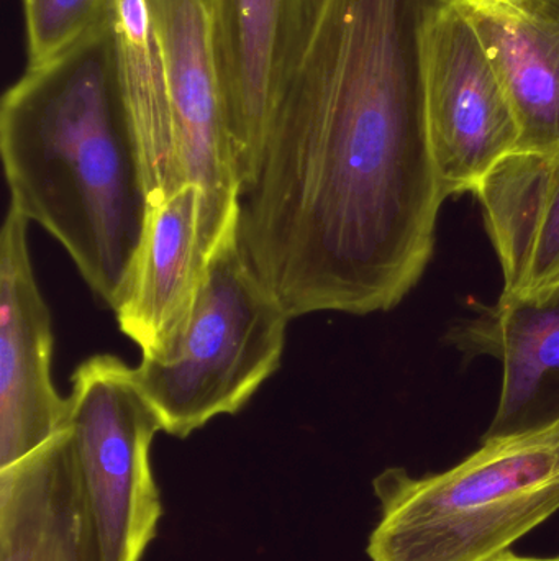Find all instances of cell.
Here are the masks:
<instances>
[{
    "instance_id": "cell-16",
    "label": "cell",
    "mask_w": 559,
    "mask_h": 561,
    "mask_svg": "<svg viewBox=\"0 0 559 561\" xmlns=\"http://www.w3.org/2000/svg\"><path fill=\"white\" fill-rule=\"evenodd\" d=\"M492 561H559V557H555V559H535V557H519L509 550V552L502 553L501 557Z\"/></svg>"
},
{
    "instance_id": "cell-7",
    "label": "cell",
    "mask_w": 559,
    "mask_h": 561,
    "mask_svg": "<svg viewBox=\"0 0 559 561\" xmlns=\"http://www.w3.org/2000/svg\"><path fill=\"white\" fill-rule=\"evenodd\" d=\"M28 219L10 204L0 233V470L69 427L53 385V323L33 273Z\"/></svg>"
},
{
    "instance_id": "cell-11",
    "label": "cell",
    "mask_w": 559,
    "mask_h": 561,
    "mask_svg": "<svg viewBox=\"0 0 559 561\" xmlns=\"http://www.w3.org/2000/svg\"><path fill=\"white\" fill-rule=\"evenodd\" d=\"M0 561H104L71 427L0 470Z\"/></svg>"
},
{
    "instance_id": "cell-9",
    "label": "cell",
    "mask_w": 559,
    "mask_h": 561,
    "mask_svg": "<svg viewBox=\"0 0 559 561\" xmlns=\"http://www.w3.org/2000/svg\"><path fill=\"white\" fill-rule=\"evenodd\" d=\"M449 336L468 358L492 356L502 365L498 409L482 440L559 424V283L525 296L501 294Z\"/></svg>"
},
{
    "instance_id": "cell-14",
    "label": "cell",
    "mask_w": 559,
    "mask_h": 561,
    "mask_svg": "<svg viewBox=\"0 0 559 561\" xmlns=\"http://www.w3.org/2000/svg\"><path fill=\"white\" fill-rule=\"evenodd\" d=\"M115 65L140 147L151 204L183 186L163 53L147 0H112Z\"/></svg>"
},
{
    "instance_id": "cell-5",
    "label": "cell",
    "mask_w": 559,
    "mask_h": 561,
    "mask_svg": "<svg viewBox=\"0 0 559 561\" xmlns=\"http://www.w3.org/2000/svg\"><path fill=\"white\" fill-rule=\"evenodd\" d=\"M430 148L445 199L473 194L519 148L517 115L468 16L443 0L426 39Z\"/></svg>"
},
{
    "instance_id": "cell-15",
    "label": "cell",
    "mask_w": 559,
    "mask_h": 561,
    "mask_svg": "<svg viewBox=\"0 0 559 561\" xmlns=\"http://www.w3.org/2000/svg\"><path fill=\"white\" fill-rule=\"evenodd\" d=\"M112 0H22L28 68L46 65L104 22Z\"/></svg>"
},
{
    "instance_id": "cell-12",
    "label": "cell",
    "mask_w": 559,
    "mask_h": 561,
    "mask_svg": "<svg viewBox=\"0 0 559 561\" xmlns=\"http://www.w3.org/2000/svg\"><path fill=\"white\" fill-rule=\"evenodd\" d=\"M501 263L508 296L559 283V145L515 151L473 193Z\"/></svg>"
},
{
    "instance_id": "cell-4",
    "label": "cell",
    "mask_w": 559,
    "mask_h": 561,
    "mask_svg": "<svg viewBox=\"0 0 559 561\" xmlns=\"http://www.w3.org/2000/svg\"><path fill=\"white\" fill-rule=\"evenodd\" d=\"M71 381L69 427L104 561H141L163 517L151 468L160 417L117 356H91Z\"/></svg>"
},
{
    "instance_id": "cell-2",
    "label": "cell",
    "mask_w": 559,
    "mask_h": 561,
    "mask_svg": "<svg viewBox=\"0 0 559 561\" xmlns=\"http://www.w3.org/2000/svg\"><path fill=\"white\" fill-rule=\"evenodd\" d=\"M381 519L371 561H492L559 511V424L488 438L450 470L373 481Z\"/></svg>"
},
{
    "instance_id": "cell-1",
    "label": "cell",
    "mask_w": 559,
    "mask_h": 561,
    "mask_svg": "<svg viewBox=\"0 0 559 561\" xmlns=\"http://www.w3.org/2000/svg\"><path fill=\"white\" fill-rule=\"evenodd\" d=\"M0 154L10 204L55 237L114 309L151 197L118 82L110 12L3 94Z\"/></svg>"
},
{
    "instance_id": "cell-8",
    "label": "cell",
    "mask_w": 559,
    "mask_h": 561,
    "mask_svg": "<svg viewBox=\"0 0 559 561\" xmlns=\"http://www.w3.org/2000/svg\"><path fill=\"white\" fill-rule=\"evenodd\" d=\"M322 2L213 0L217 68L242 193L255 178L269 118Z\"/></svg>"
},
{
    "instance_id": "cell-10",
    "label": "cell",
    "mask_w": 559,
    "mask_h": 561,
    "mask_svg": "<svg viewBox=\"0 0 559 561\" xmlns=\"http://www.w3.org/2000/svg\"><path fill=\"white\" fill-rule=\"evenodd\" d=\"M210 252L199 186L184 184L151 204L130 275L114 307L118 327L140 346L141 356L170 352L186 329Z\"/></svg>"
},
{
    "instance_id": "cell-13",
    "label": "cell",
    "mask_w": 559,
    "mask_h": 561,
    "mask_svg": "<svg viewBox=\"0 0 559 561\" xmlns=\"http://www.w3.org/2000/svg\"><path fill=\"white\" fill-rule=\"evenodd\" d=\"M475 26L517 115V151L559 145V0H455Z\"/></svg>"
},
{
    "instance_id": "cell-6",
    "label": "cell",
    "mask_w": 559,
    "mask_h": 561,
    "mask_svg": "<svg viewBox=\"0 0 559 561\" xmlns=\"http://www.w3.org/2000/svg\"><path fill=\"white\" fill-rule=\"evenodd\" d=\"M163 53L180 181L203 193L210 245L238 224L240 186L226 130L213 0H147Z\"/></svg>"
},
{
    "instance_id": "cell-3",
    "label": "cell",
    "mask_w": 559,
    "mask_h": 561,
    "mask_svg": "<svg viewBox=\"0 0 559 561\" xmlns=\"http://www.w3.org/2000/svg\"><path fill=\"white\" fill-rule=\"evenodd\" d=\"M291 317L238 245V224L210 252L186 329L170 352L141 356L135 378L166 434L187 438L242 411L278 371Z\"/></svg>"
}]
</instances>
